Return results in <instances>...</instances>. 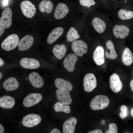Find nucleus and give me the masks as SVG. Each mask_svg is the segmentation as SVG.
Wrapping results in <instances>:
<instances>
[{
  "instance_id": "1",
  "label": "nucleus",
  "mask_w": 133,
  "mask_h": 133,
  "mask_svg": "<svg viewBox=\"0 0 133 133\" xmlns=\"http://www.w3.org/2000/svg\"><path fill=\"white\" fill-rule=\"evenodd\" d=\"M109 103L110 100L107 97L102 95H98L92 100L90 106L94 110H101L107 107Z\"/></svg>"
},
{
  "instance_id": "2",
  "label": "nucleus",
  "mask_w": 133,
  "mask_h": 133,
  "mask_svg": "<svg viewBox=\"0 0 133 133\" xmlns=\"http://www.w3.org/2000/svg\"><path fill=\"white\" fill-rule=\"evenodd\" d=\"M19 41V37L17 34H12L2 41L1 44V47L3 50L5 51L12 50L18 45Z\"/></svg>"
},
{
  "instance_id": "3",
  "label": "nucleus",
  "mask_w": 133,
  "mask_h": 133,
  "mask_svg": "<svg viewBox=\"0 0 133 133\" xmlns=\"http://www.w3.org/2000/svg\"><path fill=\"white\" fill-rule=\"evenodd\" d=\"M20 6L22 13L27 17H32L36 13V9L35 6L29 0H25L21 2Z\"/></svg>"
},
{
  "instance_id": "4",
  "label": "nucleus",
  "mask_w": 133,
  "mask_h": 133,
  "mask_svg": "<svg viewBox=\"0 0 133 133\" xmlns=\"http://www.w3.org/2000/svg\"><path fill=\"white\" fill-rule=\"evenodd\" d=\"M84 90L87 92L92 91L97 86V81L95 75L89 73L84 76L83 81Z\"/></svg>"
},
{
  "instance_id": "5",
  "label": "nucleus",
  "mask_w": 133,
  "mask_h": 133,
  "mask_svg": "<svg viewBox=\"0 0 133 133\" xmlns=\"http://www.w3.org/2000/svg\"><path fill=\"white\" fill-rule=\"evenodd\" d=\"M41 120V117L39 115L32 114L24 116L23 118L22 123L24 126L30 128L37 125Z\"/></svg>"
},
{
  "instance_id": "6",
  "label": "nucleus",
  "mask_w": 133,
  "mask_h": 133,
  "mask_svg": "<svg viewBox=\"0 0 133 133\" xmlns=\"http://www.w3.org/2000/svg\"><path fill=\"white\" fill-rule=\"evenodd\" d=\"M42 98V96L40 93H31L24 98L23 101V104L26 107H31L38 103L41 100Z\"/></svg>"
},
{
  "instance_id": "7",
  "label": "nucleus",
  "mask_w": 133,
  "mask_h": 133,
  "mask_svg": "<svg viewBox=\"0 0 133 133\" xmlns=\"http://www.w3.org/2000/svg\"><path fill=\"white\" fill-rule=\"evenodd\" d=\"M71 48L76 54L81 57L83 56V54L86 53L88 47L86 44L83 41L78 40L74 41L72 43Z\"/></svg>"
},
{
  "instance_id": "8",
  "label": "nucleus",
  "mask_w": 133,
  "mask_h": 133,
  "mask_svg": "<svg viewBox=\"0 0 133 133\" xmlns=\"http://www.w3.org/2000/svg\"><path fill=\"white\" fill-rule=\"evenodd\" d=\"M21 66L24 68L35 69L38 68L40 64L37 59L33 58L25 57L22 58L19 61Z\"/></svg>"
},
{
  "instance_id": "9",
  "label": "nucleus",
  "mask_w": 133,
  "mask_h": 133,
  "mask_svg": "<svg viewBox=\"0 0 133 133\" xmlns=\"http://www.w3.org/2000/svg\"><path fill=\"white\" fill-rule=\"evenodd\" d=\"M12 10L9 7L6 8L2 13L0 19V24L5 28H9L12 24Z\"/></svg>"
},
{
  "instance_id": "10",
  "label": "nucleus",
  "mask_w": 133,
  "mask_h": 133,
  "mask_svg": "<svg viewBox=\"0 0 133 133\" xmlns=\"http://www.w3.org/2000/svg\"><path fill=\"white\" fill-rule=\"evenodd\" d=\"M78 57L75 54L71 53L68 54L65 58L63 62V65L68 71L71 72L74 69L75 64L78 60Z\"/></svg>"
},
{
  "instance_id": "11",
  "label": "nucleus",
  "mask_w": 133,
  "mask_h": 133,
  "mask_svg": "<svg viewBox=\"0 0 133 133\" xmlns=\"http://www.w3.org/2000/svg\"><path fill=\"white\" fill-rule=\"evenodd\" d=\"M57 99L64 105L70 104L72 100L69 91L58 89L56 90Z\"/></svg>"
},
{
  "instance_id": "12",
  "label": "nucleus",
  "mask_w": 133,
  "mask_h": 133,
  "mask_svg": "<svg viewBox=\"0 0 133 133\" xmlns=\"http://www.w3.org/2000/svg\"><path fill=\"white\" fill-rule=\"evenodd\" d=\"M34 41L33 37L30 35H26L19 41L18 48L20 51H23L29 49L32 45Z\"/></svg>"
},
{
  "instance_id": "13",
  "label": "nucleus",
  "mask_w": 133,
  "mask_h": 133,
  "mask_svg": "<svg viewBox=\"0 0 133 133\" xmlns=\"http://www.w3.org/2000/svg\"><path fill=\"white\" fill-rule=\"evenodd\" d=\"M110 86L111 90L115 93H118L121 89L122 83L118 74L114 73L111 76Z\"/></svg>"
},
{
  "instance_id": "14",
  "label": "nucleus",
  "mask_w": 133,
  "mask_h": 133,
  "mask_svg": "<svg viewBox=\"0 0 133 133\" xmlns=\"http://www.w3.org/2000/svg\"><path fill=\"white\" fill-rule=\"evenodd\" d=\"M29 81L31 85L37 88H40L44 85V81L42 77L37 72H33L28 76Z\"/></svg>"
},
{
  "instance_id": "15",
  "label": "nucleus",
  "mask_w": 133,
  "mask_h": 133,
  "mask_svg": "<svg viewBox=\"0 0 133 133\" xmlns=\"http://www.w3.org/2000/svg\"><path fill=\"white\" fill-rule=\"evenodd\" d=\"M130 31L129 28L126 26L122 25H115L113 29L114 35L116 38L123 39L129 34Z\"/></svg>"
},
{
  "instance_id": "16",
  "label": "nucleus",
  "mask_w": 133,
  "mask_h": 133,
  "mask_svg": "<svg viewBox=\"0 0 133 133\" xmlns=\"http://www.w3.org/2000/svg\"><path fill=\"white\" fill-rule=\"evenodd\" d=\"M104 50L101 46H98L94 52L93 58L96 64L98 66L101 65L105 62Z\"/></svg>"
},
{
  "instance_id": "17",
  "label": "nucleus",
  "mask_w": 133,
  "mask_h": 133,
  "mask_svg": "<svg viewBox=\"0 0 133 133\" xmlns=\"http://www.w3.org/2000/svg\"><path fill=\"white\" fill-rule=\"evenodd\" d=\"M77 122V118L74 117H71L66 120L63 125V133H74Z\"/></svg>"
},
{
  "instance_id": "18",
  "label": "nucleus",
  "mask_w": 133,
  "mask_h": 133,
  "mask_svg": "<svg viewBox=\"0 0 133 133\" xmlns=\"http://www.w3.org/2000/svg\"><path fill=\"white\" fill-rule=\"evenodd\" d=\"M69 12V9L64 3H60L57 5L54 13V17L57 19H61L64 17Z\"/></svg>"
},
{
  "instance_id": "19",
  "label": "nucleus",
  "mask_w": 133,
  "mask_h": 133,
  "mask_svg": "<svg viewBox=\"0 0 133 133\" xmlns=\"http://www.w3.org/2000/svg\"><path fill=\"white\" fill-rule=\"evenodd\" d=\"M19 82L16 78L11 77L6 80L3 84V86L5 90L10 91L17 89L19 86Z\"/></svg>"
},
{
  "instance_id": "20",
  "label": "nucleus",
  "mask_w": 133,
  "mask_h": 133,
  "mask_svg": "<svg viewBox=\"0 0 133 133\" xmlns=\"http://www.w3.org/2000/svg\"><path fill=\"white\" fill-rule=\"evenodd\" d=\"M15 104L14 99L11 96L4 95L0 98V107L1 108L11 109L14 106Z\"/></svg>"
},
{
  "instance_id": "21",
  "label": "nucleus",
  "mask_w": 133,
  "mask_h": 133,
  "mask_svg": "<svg viewBox=\"0 0 133 133\" xmlns=\"http://www.w3.org/2000/svg\"><path fill=\"white\" fill-rule=\"evenodd\" d=\"M64 29L61 27L54 29L49 34L47 39L48 44H51L55 41L62 35Z\"/></svg>"
},
{
  "instance_id": "22",
  "label": "nucleus",
  "mask_w": 133,
  "mask_h": 133,
  "mask_svg": "<svg viewBox=\"0 0 133 133\" xmlns=\"http://www.w3.org/2000/svg\"><path fill=\"white\" fill-rule=\"evenodd\" d=\"M106 48L105 52L106 57L111 60L116 59L117 55L113 42L111 40H108L106 43Z\"/></svg>"
},
{
  "instance_id": "23",
  "label": "nucleus",
  "mask_w": 133,
  "mask_h": 133,
  "mask_svg": "<svg viewBox=\"0 0 133 133\" xmlns=\"http://www.w3.org/2000/svg\"><path fill=\"white\" fill-rule=\"evenodd\" d=\"M54 84L55 86L60 89L70 91L73 89L72 85L70 82L61 78L56 79Z\"/></svg>"
},
{
  "instance_id": "24",
  "label": "nucleus",
  "mask_w": 133,
  "mask_h": 133,
  "mask_svg": "<svg viewBox=\"0 0 133 133\" xmlns=\"http://www.w3.org/2000/svg\"><path fill=\"white\" fill-rule=\"evenodd\" d=\"M67 48L64 45L57 44L53 47L52 51L54 56L58 59H62L65 56Z\"/></svg>"
},
{
  "instance_id": "25",
  "label": "nucleus",
  "mask_w": 133,
  "mask_h": 133,
  "mask_svg": "<svg viewBox=\"0 0 133 133\" xmlns=\"http://www.w3.org/2000/svg\"><path fill=\"white\" fill-rule=\"evenodd\" d=\"M91 24L96 31L100 33H103L106 28L105 23L98 17H95L93 19Z\"/></svg>"
},
{
  "instance_id": "26",
  "label": "nucleus",
  "mask_w": 133,
  "mask_h": 133,
  "mask_svg": "<svg viewBox=\"0 0 133 133\" xmlns=\"http://www.w3.org/2000/svg\"><path fill=\"white\" fill-rule=\"evenodd\" d=\"M122 61L123 63L126 66L131 65L133 62V54L128 47L124 50L122 56Z\"/></svg>"
},
{
  "instance_id": "27",
  "label": "nucleus",
  "mask_w": 133,
  "mask_h": 133,
  "mask_svg": "<svg viewBox=\"0 0 133 133\" xmlns=\"http://www.w3.org/2000/svg\"><path fill=\"white\" fill-rule=\"evenodd\" d=\"M53 8V3L49 0H43L39 5V10L42 12H45L48 13H50L52 12Z\"/></svg>"
},
{
  "instance_id": "28",
  "label": "nucleus",
  "mask_w": 133,
  "mask_h": 133,
  "mask_svg": "<svg viewBox=\"0 0 133 133\" xmlns=\"http://www.w3.org/2000/svg\"><path fill=\"white\" fill-rule=\"evenodd\" d=\"M54 109L56 112H63L69 113L71 111L70 108L68 105H64L60 101L56 102L54 105Z\"/></svg>"
},
{
  "instance_id": "29",
  "label": "nucleus",
  "mask_w": 133,
  "mask_h": 133,
  "mask_svg": "<svg viewBox=\"0 0 133 133\" xmlns=\"http://www.w3.org/2000/svg\"><path fill=\"white\" fill-rule=\"evenodd\" d=\"M80 35L75 28L71 27L70 28L66 35L67 40L69 42H72L79 38Z\"/></svg>"
},
{
  "instance_id": "30",
  "label": "nucleus",
  "mask_w": 133,
  "mask_h": 133,
  "mask_svg": "<svg viewBox=\"0 0 133 133\" xmlns=\"http://www.w3.org/2000/svg\"><path fill=\"white\" fill-rule=\"evenodd\" d=\"M119 17L122 20H126L133 18V12L122 9L118 13Z\"/></svg>"
},
{
  "instance_id": "31",
  "label": "nucleus",
  "mask_w": 133,
  "mask_h": 133,
  "mask_svg": "<svg viewBox=\"0 0 133 133\" xmlns=\"http://www.w3.org/2000/svg\"><path fill=\"white\" fill-rule=\"evenodd\" d=\"M79 2L81 5L88 8L95 4L94 0H79Z\"/></svg>"
},
{
  "instance_id": "32",
  "label": "nucleus",
  "mask_w": 133,
  "mask_h": 133,
  "mask_svg": "<svg viewBox=\"0 0 133 133\" xmlns=\"http://www.w3.org/2000/svg\"><path fill=\"white\" fill-rule=\"evenodd\" d=\"M120 109L121 111L119 114V116L121 119H124L127 115V108L125 105H122L120 106Z\"/></svg>"
},
{
  "instance_id": "33",
  "label": "nucleus",
  "mask_w": 133,
  "mask_h": 133,
  "mask_svg": "<svg viewBox=\"0 0 133 133\" xmlns=\"http://www.w3.org/2000/svg\"><path fill=\"white\" fill-rule=\"evenodd\" d=\"M109 129L106 132V133H117L118 128L116 124L115 123L110 124L109 125Z\"/></svg>"
},
{
  "instance_id": "34",
  "label": "nucleus",
  "mask_w": 133,
  "mask_h": 133,
  "mask_svg": "<svg viewBox=\"0 0 133 133\" xmlns=\"http://www.w3.org/2000/svg\"><path fill=\"white\" fill-rule=\"evenodd\" d=\"M5 28L1 24H0V36L3 34L5 30Z\"/></svg>"
},
{
  "instance_id": "35",
  "label": "nucleus",
  "mask_w": 133,
  "mask_h": 133,
  "mask_svg": "<svg viewBox=\"0 0 133 133\" xmlns=\"http://www.w3.org/2000/svg\"><path fill=\"white\" fill-rule=\"evenodd\" d=\"M88 133H102V131L99 129H96L88 132Z\"/></svg>"
},
{
  "instance_id": "36",
  "label": "nucleus",
  "mask_w": 133,
  "mask_h": 133,
  "mask_svg": "<svg viewBox=\"0 0 133 133\" xmlns=\"http://www.w3.org/2000/svg\"><path fill=\"white\" fill-rule=\"evenodd\" d=\"M50 133H61V132L58 129L55 128L52 129L50 132Z\"/></svg>"
},
{
  "instance_id": "37",
  "label": "nucleus",
  "mask_w": 133,
  "mask_h": 133,
  "mask_svg": "<svg viewBox=\"0 0 133 133\" xmlns=\"http://www.w3.org/2000/svg\"><path fill=\"white\" fill-rule=\"evenodd\" d=\"M9 0H3L2 4L4 6H7L8 4Z\"/></svg>"
},
{
  "instance_id": "38",
  "label": "nucleus",
  "mask_w": 133,
  "mask_h": 133,
  "mask_svg": "<svg viewBox=\"0 0 133 133\" xmlns=\"http://www.w3.org/2000/svg\"><path fill=\"white\" fill-rule=\"evenodd\" d=\"M4 132V129L3 126L1 124H0V133H3Z\"/></svg>"
},
{
  "instance_id": "39",
  "label": "nucleus",
  "mask_w": 133,
  "mask_h": 133,
  "mask_svg": "<svg viewBox=\"0 0 133 133\" xmlns=\"http://www.w3.org/2000/svg\"><path fill=\"white\" fill-rule=\"evenodd\" d=\"M130 85L131 88L133 92V79L131 81L130 83Z\"/></svg>"
},
{
  "instance_id": "40",
  "label": "nucleus",
  "mask_w": 133,
  "mask_h": 133,
  "mask_svg": "<svg viewBox=\"0 0 133 133\" xmlns=\"http://www.w3.org/2000/svg\"><path fill=\"white\" fill-rule=\"evenodd\" d=\"M0 67H2L3 65H4V62L3 61V60L2 59L0 58Z\"/></svg>"
},
{
  "instance_id": "41",
  "label": "nucleus",
  "mask_w": 133,
  "mask_h": 133,
  "mask_svg": "<svg viewBox=\"0 0 133 133\" xmlns=\"http://www.w3.org/2000/svg\"><path fill=\"white\" fill-rule=\"evenodd\" d=\"M130 114L131 116L133 117V108H131Z\"/></svg>"
},
{
  "instance_id": "42",
  "label": "nucleus",
  "mask_w": 133,
  "mask_h": 133,
  "mask_svg": "<svg viewBox=\"0 0 133 133\" xmlns=\"http://www.w3.org/2000/svg\"><path fill=\"white\" fill-rule=\"evenodd\" d=\"M3 74L2 72H0V80H1Z\"/></svg>"
}]
</instances>
